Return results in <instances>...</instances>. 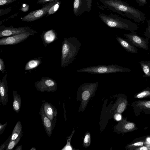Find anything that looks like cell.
<instances>
[{"mask_svg": "<svg viewBox=\"0 0 150 150\" xmlns=\"http://www.w3.org/2000/svg\"><path fill=\"white\" fill-rule=\"evenodd\" d=\"M81 43L75 37L65 38L62 45L61 65L65 68L75 59Z\"/></svg>", "mask_w": 150, "mask_h": 150, "instance_id": "obj_1", "label": "cell"}, {"mask_svg": "<svg viewBox=\"0 0 150 150\" xmlns=\"http://www.w3.org/2000/svg\"><path fill=\"white\" fill-rule=\"evenodd\" d=\"M29 6L27 4H23L22 7L21 8L20 10L21 11L26 12L29 10Z\"/></svg>", "mask_w": 150, "mask_h": 150, "instance_id": "obj_32", "label": "cell"}, {"mask_svg": "<svg viewBox=\"0 0 150 150\" xmlns=\"http://www.w3.org/2000/svg\"><path fill=\"white\" fill-rule=\"evenodd\" d=\"M144 35L147 38H150V21L148 22V27L146 28V31L144 33Z\"/></svg>", "mask_w": 150, "mask_h": 150, "instance_id": "obj_30", "label": "cell"}, {"mask_svg": "<svg viewBox=\"0 0 150 150\" xmlns=\"http://www.w3.org/2000/svg\"><path fill=\"white\" fill-rule=\"evenodd\" d=\"M99 16L102 21L111 28L122 29L132 32H134L139 28L137 24L130 21L115 19L103 14H100Z\"/></svg>", "mask_w": 150, "mask_h": 150, "instance_id": "obj_4", "label": "cell"}, {"mask_svg": "<svg viewBox=\"0 0 150 150\" xmlns=\"http://www.w3.org/2000/svg\"><path fill=\"white\" fill-rule=\"evenodd\" d=\"M41 37L43 43L45 47L58 38L57 33L53 30L44 31Z\"/></svg>", "mask_w": 150, "mask_h": 150, "instance_id": "obj_15", "label": "cell"}, {"mask_svg": "<svg viewBox=\"0 0 150 150\" xmlns=\"http://www.w3.org/2000/svg\"><path fill=\"white\" fill-rule=\"evenodd\" d=\"M59 0H56L48 3L43 4L42 8L30 12L21 19L22 21L31 22L39 19L43 17L48 13L50 8Z\"/></svg>", "mask_w": 150, "mask_h": 150, "instance_id": "obj_5", "label": "cell"}, {"mask_svg": "<svg viewBox=\"0 0 150 150\" xmlns=\"http://www.w3.org/2000/svg\"><path fill=\"white\" fill-rule=\"evenodd\" d=\"M6 74L0 81V103L4 105H6L8 101V87Z\"/></svg>", "mask_w": 150, "mask_h": 150, "instance_id": "obj_13", "label": "cell"}, {"mask_svg": "<svg viewBox=\"0 0 150 150\" xmlns=\"http://www.w3.org/2000/svg\"><path fill=\"white\" fill-rule=\"evenodd\" d=\"M127 118L126 117L122 119L117 125L118 130L120 133L132 132L138 129L134 122L127 121Z\"/></svg>", "mask_w": 150, "mask_h": 150, "instance_id": "obj_12", "label": "cell"}, {"mask_svg": "<svg viewBox=\"0 0 150 150\" xmlns=\"http://www.w3.org/2000/svg\"><path fill=\"white\" fill-rule=\"evenodd\" d=\"M19 12H17L14 14L10 16L7 18H6L0 22V25H1L3 23L11 18H12L17 16Z\"/></svg>", "mask_w": 150, "mask_h": 150, "instance_id": "obj_33", "label": "cell"}, {"mask_svg": "<svg viewBox=\"0 0 150 150\" xmlns=\"http://www.w3.org/2000/svg\"><path fill=\"white\" fill-rule=\"evenodd\" d=\"M23 134V132L22 131L19 136L16 139L10 142L5 150H10L13 149V148L20 141Z\"/></svg>", "mask_w": 150, "mask_h": 150, "instance_id": "obj_23", "label": "cell"}, {"mask_svg": "<svg viewBox=\"0 0 150 150\" xmlns=\"http://www.w3.org/2000/svg\"><path fill=\"white\" fill-rule=\"evenodd\" d=\"M60 2L59 1L52 6L49 9L47 16L55 13L59 8Z\"/></svg>", "mask_w": 150, "mask_h": 150, "instance_id": "obj_25", "label": "cell"}, {"mask_svg": "<svg viewBox=\"0 0 150 150\" xmlns=\"http://www.w3.org/2000/svg\"><path fill=\"white\" fill-rule=\"evenodd\" d=\"M116 39L121 46L128 52L133 53L138 52V49L127 39H125L120 37L116 36Z\"/></svg>", "mask_w": 150, "mask_h": 150, "instance_id": "obj_16", "label": "cell"}, {"mask_svg": "<svg viewBox=\"0 0 150 150\" xmlns=\"http://www.w3.org/2000/svg\"><path fill=\"white\" fill-rule=\"evenodd\" d=\"M36 149L35 147H32L31 149H30V150H36Z\"/></svg>", "mask_w": 150, "mask_h": 150, "instance_id": "obj_41", "label": "cell"}, {"mask_svg": "<svg viewBox=\"0 0 150 150\" xmlns=\"http://www.w3.org/2000/svg\"><path fill=\"white\" fill-rule=\"evenodd\" d=\"M34 86L37 91L41 92H53L56 91L57 88V83L56 81L48 76L42 77L40 81L35 83Z\"/></svg>", "mask_w": 150, "mask_h": 150, "instance_id": "obj_6", "label": "cell"}, {"mask_svg": "<svg viewBox=\"0 0 150 150\" xmlns=\"http://www.w3.org/2000/svg\"><path fill=\"white\" fill-rule=\"evenodd\" d=\"M8 124L7 122H6L3 125L0 124V134L3 133L6 126Z\"/></svg>", "mask_w": 150, "mask_h": 150, "instance_id": "obj_34", "label": "cell"}, {"mask_svg": "<svg viewBox=\"0 0 150 150\" xmlns=\"http://www.w3.org/2000/svg\"><path fill=\"white\" fill-rule=\"evenodd\" d=\"M135 115L138 117L141 112L148 115L150 114V100H138L131 104Z\"/></svg>", "mask_w": 150, "mask_h": 150, "instance_id": "obj_10", "label": "cell"}, {"mask_svg": "<svg viewBox=\"0 0 150 150\" xmlns=\"http://www.w3.org/2000/svg\"><path fill=\"white\" fill-rule=\"evenodd\" d=\"M123 36L136 47L148 50L149 38L142 37L134 33L125 34Z\"/></svg>", "mask_w": 150, "mask_h": 150, "instance_id": "obj_8", "label": "cell"}, {"mask_svg": "<svg viewBox=\"0 0 150 150\" xmlns=\"http://www.w3.org/2000/svg\"><path fill=\"white\" fill-rule=\"evenodd\" d=\"M27 32L35 34L37 33L36 31L28 26L14 28L12 25L8 27L0 26V38L8 37Z\"/></svg>", "mask_w": 150, "mask_h": 150, "instance_id": "obj_7", "label": "cell"}, {"mask_svg": "<svg viewBox=\"0 0 150 150\" xmlns=\"http://www.w3.org/2000/svg\"><path fill=\"white\" fill-rule=\"evenodd\" d=\"M42 58L43 57L41 56L38 58H35L29 60L26 64L24 70H31L37 67L42 63Z\"/></svg>", "mask_w": 150, "mask_h": 150, "instance_id": "obj_19", "label": "cell"}, {"mask_svg": "<svg viewBox=\"0 0 150 150\" xmlns=\"http://www.w3.org/2000/svg\"><path fill=\"white\" fill-rule=\"evenodd\" d=\"M148 144L146 139V136L135 139L128 144L125 149L128 150H135L137 148Z\"/></svg>", "mask_w": 150, "mask_h": 150, "instance_id": "obj_17", "label": "cell"}, {"mask_svg": "<svg viewBox=\"0 0 150 150\" xmlns=\"http://www.w3.org/2000/svg\"><path fill=\"white\" fill-rule=\"evenodd\" d=\"M22 145L17 146L15 150H22Z\"/></svg>", "mask_w": 150, "mask_h": 150, "instance_id": "obj_40", "label": "cell"}, {"mask_svg": "<svg viewBox=\"0 0 150 150\" xmlns=\"http://www.w3.org/2000/svg\"><path fill=\"white\" fill-rule=\"evenodd\" d=\"M12 10V8L9 7L4 9H1L0 10V16L7 14L10 12Z\"/></svg>", "mask_w": 150, "mask_h": 150, "instance_id": "obj_28", "label": "cell"}, {"mask_svg": "<svg viewBox=\"0 0 150 150\" xmlns=\"http://www.w3.org/2000/svg\"><path fill=\"white\" fill-rule=\"evenodd\" d=\"M17 0H0V6H4L10 4Z\"/></svg>", "mask_w": 150, "mask_h": 150, "instance_id": "obj_27", "label": "cell"}, {"mask_svg": "<svg viewBox=\"0 0 150 150\" xmlns=\"http://www.w3.org/2000/svg\"><path fill=\"white\" fill-rule=\"evenodd\" d=\"M13 109L17 113L19 112L21 104V100L20 95L18 94L16 91L13 90Z\"/></svg>", "mask_w": 150, "mask_h": 150, "instance_id": "obj_18", "label": "cell"}, {"mask_svg": "<svg viewBox=\"0 0 150 150\" xmlns=\"http://www.w3.org/2000/svg\"><path fill=\"white\" fill-rule=\"evenodd\" d=\"M56 0H38L37 2V4H45Z\"/></svg>", "mask_w": 150, "mask_h": 150, "instance_id": "obj_35", "label": "cell"}, {"mask_svg": "<svg viewBox=\"0 0 150 150\" xmlns=\"http://www.w3.org/2000/svg\"><path fill=\"white\" fill-rule=\"evenodd\" d=\"M115 118L118 121L120 120L121 119V115L119 114H116L114 116Z\"/></svg>", "mask_w": 150, "mask_h": 150, "instance_id": "obj_38", "label": "cell"}, {"mask_svg": "<svg viewBox=\"0 0 150 150\" xmlns=\"http://www.w3.org/2000/svg\"><path fill=\"white\" fill-rule=\"evenodd\" d=\"M11 134L6 141L0 147V150H4L8 146L11 139Z\"/></svg>", "mask_w": 150, "mask_h": 150, "instance_id": "obj_26", "label": "cell"}, {"mask_svg": "<svg viewBox=\"0 0 150 150\" xmlns=\"http://www.w3.org/2000/svg\"><path fill=\"white\" fill-rule=\"evenodd\" d=\"M42 104L45 114L51 121L54 129L55 126L57 116V111L55 107L51 103L42 100Z\"/></svg>", "mask_w": 150, "mask_h": 150, "instance_id": "obj_11", "label": "cell"}, {"mask_svg": "<svg viewBox=\"0 0 150 150\" xmlns=\"http://www.w3.org/2000/svg\"><path fill=\"white\" fill-rule=\"evenodd\" d=\"M90 141V137L89 134H87L85 136L84 139V142L86 144H88L89 143Z\"/></svg>", "mask_w": 150, "mask_h": 150, "instance_id": "obj_36", "label": "cell"}, {"mask_svg": "<svg viewBox=\"0 0 150 150\" xmlns=\"http://www.w3.org/2000/svg\"><path fill=\"white\" fill-rule=\"evenodd\" d=\"M135 150H150V143L139 147Z\"/></svg>", "mask_w": 150, "mask_h": 150, "instance_id": "obj_31", "label": "cell"}, {"mask_svg": "<svg viewBox=\"0 0 150 150\" xmlns=\"http://www.w3.org/2000/svg\"><path fill=\"white\" fill-rule=\"evenodd\" d=\"M39 113L46 133L48 136L50 137L52 135L53 129L52 124L51 120L45 114L42 104Z\"/></svg>", "mask_w": 150, "mask_h": 150, "instance_id": "obj_14", "label": "cell"}, {"mask_svg": "<svg viewBox=\"0 0 150 150\" xmlns=\"http://www.w3.org/2000/svg\"><path fill=\"white\" fill-rule=\"evenodd\" d=\"M82 0H74L73 4V11L74 14H76L79 11Z\"/></svg>", "mask_w": 150, "mask_h": 150, "instance_id": "obj_24", "label": "cell"}, {"mask_svg": "<svg viewBox=\"0 0 150 150\" xmlns=\"http://www.w3.org/2000/svg\"><path fill=\"white\" fill-rule=\"evenodd\" d=\"M106 5L112 7L134 21L140 23L146 19L145 14L135 8L122 1L117 0H104Z\"/></svg>", "mask_w": 150, "mask_h": 150, "instance_id": "obj_2", "label": "cell"}, {"mask_svg": "<svg viewBox=\"0 0 150 150\" xmlns=\"http://www.w3.org/2000/svg\"><path fill=\"white\" fill-rule=\"evenodd\" d=\"M72 148L70 145H67L62 150H72Z\"/></svg>", "mask_w": 150, "mask_h": 150, "instance_id": "obj_39", "label": "cell"}, {"mask_svg": "<svg viewBox=\"0 0 150 150\" xmlns=\"http://www.w3.org/2000/svg\"><path fill=\"white\" fill-rule=\"evenodd\" d=\"M140 64L144 74L143 76L145 77H150V60L144 61H141L139 62Z\"/></svg>", "mask_w": 150, "mask_h": 150, "instance_id": "obj_20", "label": "cell"}, {"mask_svg": "<svg viewBox=\"0 0 150 150\" xmlns=\"http://www.w3.org/2000/svg\"><path fill=\"white\" fill-rule=\"evenodd\" d=\"M134 98L139 99L150 98V87H147L139 92L136 93L134 95Z\"/></svg>", "mask_w": 150, "mask_h": 150, "instance_id": "obj_22", "label": "cell"}, {"mask_svg": "<svg viewBox=\"0 0 150 150\" xmlns=\"http://www.w3.org/2000/svg\"><path fill=\"white\" fill-rule=\"evenodd\" d=\"M22 128L21 122L20 121H18L16 123L11 134V137L10 142L18 137L22 131Z\"/></svg>", "mask_w": 150, "mask_h": 150, "instance_id": "obj_21", "label": "cell"}, {"mask_svg": "<svg viewBox=\"0 0 150 150\" xmlns=\"http://www.w3.org/2000/svg\"><path fill=\"white\" fill-rule=\"evenodd\" d=\"M140 5H144L146 3V0H137Z\"/></svg>", "mask_w": 150, "mask_h": 150, "instance_id": "obj_37", "label": "cell"}, {"mask_svg": "<svg viewBox=\"0 0 150 150\" xmlns=\"http://www.w3.org/2000/svg\"><path fill=\"white\" fill-rule=\"evenodd\" d=\"M131 71L130 69L127 67L117 64H111L90 66L78 70L76 71L78 72H87L91 74H102L129 72Z\"/></svg>", "mask_w": 150, "mask_h": 150, "instance_id": "obj_3", "label": "cell"}, {"mask_svg": "<svg viewBox=\"0 0 150 150\" xmlns=\"http://www.w3.org/2000/svg\"><path fill=\"white\" fill-rule=\"evenodd\" d=\"M35 34L27 32L3 38L0 39V45H14L24 41L30 36Z\"/></svg>", "mask_w": 150, "mask_h": 150, "instance_id": "obj_9", "label": "cell"}, {"mask_svg": "<svg viewBox=\"0 0 150 150\" xmlns=\"http://www.w3.org/2000/svg\"><path fill=\"white\" fill-rule=\"evenodd\" d=\"M0 71L3 74L5 73L6 71L4 62L1 58H0Z\"/></svg>", "mask_w": 150, "mask_h": 150, "instance_id": "obj_29", "label": "cell"}]
</instances>
